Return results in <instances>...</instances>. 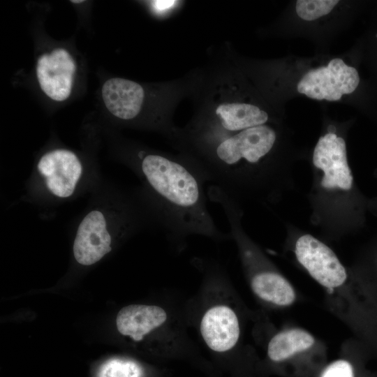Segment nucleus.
Returning a JSON list of instances; mask_svg holds the SVG:
<instances>
[{"mask_svg":"<svg viewBox=\"0 0 377 377\" xmlns=\"http://www.w3.org/2000/svg\"><path fill=\"white\" fill-rule=\"evenodd\" d=\"M137 159L170 243L181 249L191 235L228 239L230 234L218 229L207 207L205 181L184 157L140 151Z\"/></svg>","mask_w":377,"mask_h":377,"instance_id":"f257e3e1","label":"nucleus"},{"mask_svg":"<svg viewBox=\"0 0 377 377\" xmlns=\"http://www.w3.org/2000/svg\"><path fill=\"white\" fill-rule=\"evenodd\" d=\"M360 82L357 70L341 59L311 69L300 79L297 90L310 98L336 101L355 91Z\"/></svg>","mask_w":377,"mask_h":377,"instance_id":"f03ea898","label":"nucleus"},{"mask_svg":"<svg viewBox=\"0 0 377 377\" xmlns=\"http://www.w3.org/2000/svg\"><path fill=\"white\" fill-rule=\"evenodd\" d=\"M295 255L311 276L326 288L339 287L346 280V269L335 253L310 235H302L297 239Z\"/></svg>","mask_w":377,"mask_h":377,"instance_id":"7ed1b4c3","label":"nucleus"},{"mask_svg":"<svg viewBox=\"0 0 377 377\" xmlns=\"http://www.w3.org/2000/svg\"><path fill=\"white\" fill-rule=\"evenodd\" d=\"M313 163L324 172L321 182L324 188H351L353 175L347 161L346 142L341 137L333 133L320 137L313 151Z\"/></svg>","mask_w":377,"mask_h":377,"instance_id":"20e7f679","label":"nucleus"},{"mask_svg":"<svg viewBox=\"0 0 377 377\" xmlns=\"http://www.w3.org/2000/svg\"><path fill=\"white\" fill-rule=\"evenodd\" d=\"M37 168L49 191L60 198L73 195L82 174L80 159L66 149H55L45 154Z\"/></svg>","mask_w":377,"mask_h":377,"instance_id":"39448f33","label":"nucleus"},{"mask_svg":"<svg viewBox=\"0 0 377 377\" xmlns=\"http://www.w3.org/2000/svg\"><path fill=\"white\" fill-rule=\"evenodd\" d=\"M200 333L209 349L227 352L237 344L240 334L238 317L228 304L221 302L209 306L200 320Z\"/></svg>","mask_w":377,"mask_h":377,"instance_id":"423d86ee","label":"nucleus"},{"mask_svg":"<svg viewBox=\"0 0 377 377\" xmlns=\"http://www.w3.org/2000/svg\"><path fill=\"white\" fill-rule=\"evenodd\" d=\"M107 221L99 210L89 212L80 223L73 243V255L82 265H91L112 250Z\"/></svg>","mask_w":377,"mask_h":377,"instance_id":"0eeeda50","label":"nucleus"},{"mask_svg":"<svg viewBox=\"0 0 377 377\" xmlns=\"http://www.w3.org/2000/svg\"><path fill=\"white\" fill-rule=\"evenodd\" d=\"M75 68L73 59L63 48L55 49L50 54L41 55L36 66L40 88L54 101L66 100L71 91Z\"/></svg>","mask_w":377,"mask_h":377,"instance_id":"6e6552de","label":"nucleus"},{"mask_svg":"<svg viewBox=\"0 0 377 377\" xmlns=\"http://www.w3.org/2000/svg\"><path fill=\"white\" fill-rule=\"evenodd\" d=\"M168 318L167 312L161 306L131 304L119 311L116 325L122 335L140 341L151 332L165 327Z\"/></svg>","mask_w":377,"mask_h":377,"instance_id":"1a4fd4ad","label":"nucleus"},{"mask_svg":"<svg viewBox=\"0 0 377 377\" xmlns=\"http://www.w3.org/2000/svg\"><path fill=\"white\" fill-rule=\"evenodd\" d=\"M102 96L108 110L115 117L129 120L140 112L145 92L138 83L115 77L107 80L102 87Z\"/></svg>","mask_w":377,"mask_h":377,"instance_id":"9d476101","label":"nucleus"},{"mask_svg":"<svg viewBox=\"0 0 377 377\" xmlns=\"http://www.w3.org/2000/svg\"><path fill=\"white\" fill-rule=\"evenodd\" d=\"M269 119L259 107L243 103H226L218 105L212 118L198 120L228 131H236L263 125Z\"/></svg>","mask_w":377,"mask_h":377,"instance_id":"9b49d317","label":"nucleus"},{"mask_svg":"<svg viewBox=\"0 0 377 377\" xmlns=\"http://www.w3.org/2000/svg\"><path fill=\"white\" fill-rule=\"evenodd\" d=\"M251 287L259 298L276 305L288 306L295 299L291 285L276 272L261 271L256 273L251 279Z\"/></svg>","mask_w":377,"mask_h":377,"instance_id":"f8f14e48","label":"nucleus"},{"mask_svg":"<svg viewBox=\"0 0 377 377\" xmlns=\"http://www.w3.org/2000/svg\"><path fill=\"white\" fill-rule=\"evenodd\" d=\"M314 343L313 337L307 332L292 329L274 336L268 343L267 354L275 362L286 360L308 349Z\"/></svg>","mask_w":377,"mask_h":377,"instance_id":"ddd939ff","label":"nucleus"},{"mask_svg":"<svg viewBox=\"0 0 377 377\" xmlns=\"http://www.w3.org/2000/svg\"><path fill=\"white\" fill-rule=\"evenodd\" d=\"M143 374L142 367L136 362L113 358L101 366L98 377H142Z\"/></svg>","mask_w":377,"mask_h":377,"instance_id":"4468645a","label":"nucleus"},{"mask_svg":"<svg viewBox=\"0 0 377 377\" xmlns=\"http://www.w3.org/2000/svg\"><path fill=\"white\" fill-rule=\"evenodd\" d=\"M339 2L335 0H298L295 10L302 20L312 21L329 14Z\"/></svg>","mask_w":377,"mask_h":377,"instance_id":"2eb2a0df","label":"nucleus"},{"mask_svg":"<svg viewBox=\"0 0 377 377\" xmlns=\"http://www.w3.org/2000/svg\"><path fill=\"white\" fill-rule=\"evenodd\" d=\"M322 377H353V367L346 360H337L324 370Z\"/></svg>","mask_w":377,"mask_h":377,"instance_id":"dca6fc26","label":"nucleus"},{"mask_svg":"<svg viewBox=\"0 0 377 377\" xmlns=\"http://www.w3.org/2000/svg\"><path fill=\"white\" fill-rule=\"evenodd\" d=\"M175 1H152L154 8L157 10H163L170 8Z\"/></svg>","mask_w":377,"mask_h":377,"instance_id":"f3484780","label":"nucleus"},{"mask_svg":"<svg viewBox=\"0 0 377 377\" xmlns=\"http://www.w3.org/2000/svg\"><path fill=\"white\" fill-rule=\"evenodd\" d=\"M73 3H82L83 1H71Z\"/></svg>","mask_w":377,"mask_h":377,"instance_id":"a211bd4d","label":"nucleus"}]
</instances>
